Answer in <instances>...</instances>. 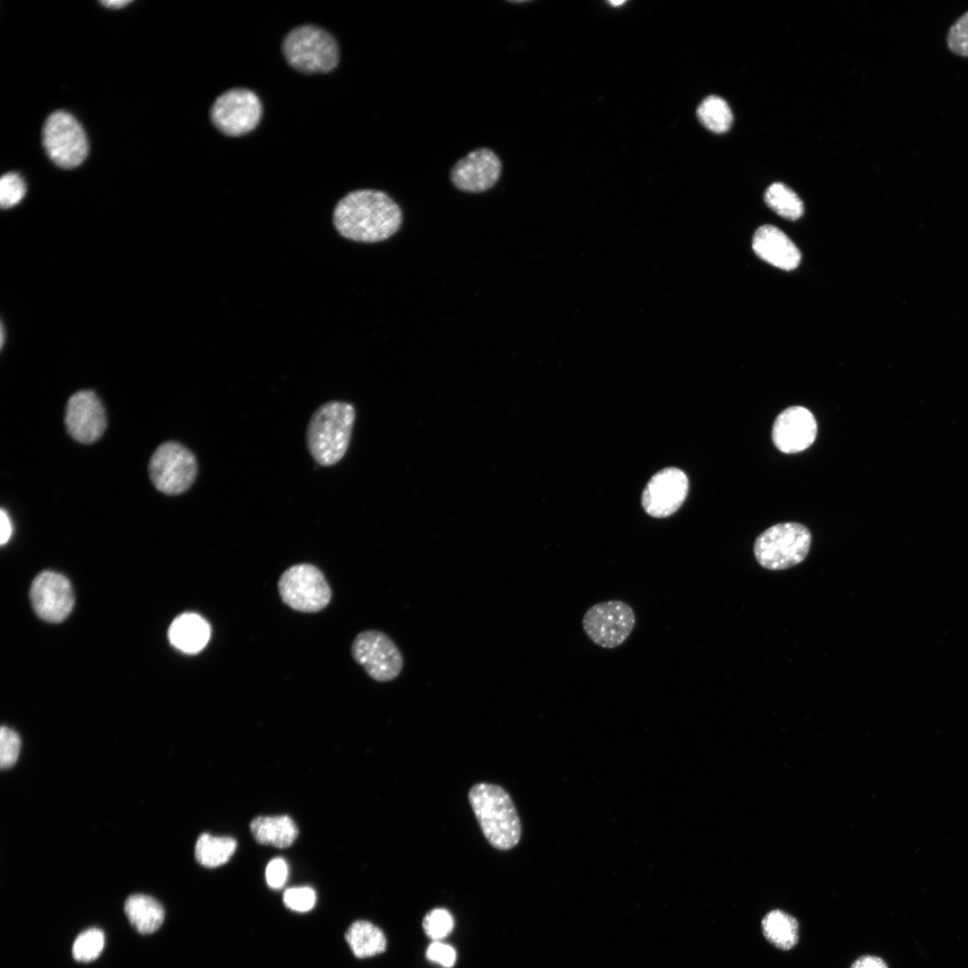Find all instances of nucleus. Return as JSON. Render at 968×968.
Wrapping results in <instances>:
<instances>
[{"label":"nucleus","mask_w":968,"mask_h":968,"mask_svg":"<svg viewBox=\"0 0 968 968\" xmlns=\"http://www.w3.org/2000/svg\"><path fill=\"white\" fill-rule=\"evenodd\" d=\"M426 957L428 960L436 963L445 968L454 966L456 960V953L453 946L448 944L435 940L427 948Z\"/></svg>","instance_id":"32"},{"label":"nucleus","mask_w":968,"mask_h":968,"mask_svg":"<svg viewBox=\"0 0 968 968\" xmlns=\"http://www.w3.org/2000/svg\"><path fill=\"white\" fill-rule=\"evenodd\" d=\"M851 968H887L886 963L874 955H863L858 958Z\"/></svg>","instance_id":"34"},{"label":"nucleus","mask_w":968,"mask_h":968,"mask_svg":"<svg viewBox=\"0 0 968 968\" xmlns=\"http://www.w3.org/2000/svg\"><path fill=\"white\" fill-rule=\"evenodd\" d=\"M107 414L98 395L91 390L73 393L67 401L65 424L68 434L82 444H91L107 428Z\"/></svg>","instance_id":"12"},{"label":"nucleus","mask_w":968,"mask_h":968,"mask_svg":"<svg viewBox=\"0 0 968 968\" xmlns=\"http://www.w3.org/2000/svg\"><path fill=\"white\" fill-rule=\"evenodd\" d=\"M4 326L2 324V326H1V347L4 344Z\"/></svg>","instance_id":"38"},{"label":"nucleus","mask_w":968,"mask_h":968,"mask_svg":"<svg viewBox=\"0 0 968 968\" xmlns=\"http://www.w3.org/2000/svg\"><path fill=\"white\" fill-rule=\"evenodd\" d=\"M237 842L229 836L202 834L195 843L194 856L203 867L216 868L227 863L234 854Z\"/></svg>","instance_id":"23"},{"label":"nucleus","mask_w":968,"mask_h":968,"mask_svg":"<svg viewBox=\"0 0 968 968\" xmlns=\"http://www.w3.org/2000/svg\"><path fill=\"white\" fill-rule=\"evenodd\" d=\"M354 420L353 406L343 402H325L313 413L307 425V444L318 464L331 466L344 456Z\"/></svg>","instance_id":"3"},{"label":"nucleus","mask_w":968,"mask_h":968,"mask_svg":"<svg viewBox=\"0 0 968 968\" xmlns=\"http://www.w3.org/2000/svg\"><path fill=\"white\" fill-rule=\"evenodd\" d=\"M168 634L171 644L177 649L186 653H195L208 643L211 627L200 615L186 612L173 620Z\"/></svg>","instance_id":"18"},{"label":"nucleus","mask_w":968,"mask_h":968,"mask_svg":"<svg viewBox=\"0 0 968 968\" xmlns=\"http://www.w3.org/2000/svg\"><path fill=\"white\" fill-rule=\"evenodd\" d=\"M26 184L15 172H8L0 179V204L3 209H9L18 204L26 194Z\"/></svg>","instance_id":"28"},{"label":"nucleus","mask_w":968,"mask_h":968,"mask_svg":"<svg viewBox=\"0 0 968 968\" xmlns=\"http://www.w3.org/2000/svg\"><path fill=\"white\" fill-rule=\"evenodd\" d=\"M946 45L953 54L968 57V11L959 16L948 29Z\"/></svg>","instance_id":"29"},{"label":"nucleus","mask_w":968,"mask_h":968,"mask_svg":"<svg viewBox=\"0 0 968 968\" xmlns=\"http://www.w3.org/2000/svg\"><path fill=\"white\" fill-rule=\"evenodd\" d=\"M350 651L355 661L376 681H391L397 678L402 670V653L384 632L365 630L359 633L351 644Z\"/></svg>","instance_id":"10"},{"label":"nucleus","mask_w":968,"mask_h":968,"mask_svg":"<svg viewBox=\"0 0 968 968\" xmlns=\"http://www.w3.org/2000/svg\"><path fill=\"white\" fill-rule=\"evenodd\" d=\"M609 3L610 4H612V5H620V4H623L625 3V1H610Z\"/></svg>","instance_id":"37"},{"label":"nucleus","mask_w":968,"mask_h":968,"mask_svg":"<svg viewBox=\"0 0 968 968\" xmlns=\"http://www.w3.org/2000/svg\"><path fill=\"white\" fill-rule=\"evenodd\" d=\"M697 117L704 127L716 134L728 131L733 120L728 103L714 95L705 98L698 106Z\"/></svg>","instance_id":"25"},{"label":"nucleus","mask_w":968,"mask_h":968,"mask_svg":"<svg viewBox=\"0 0 968 968\" xmlns=\"http://www.w3.org/2000/svg\"><path fill=\"white\" fill-rule=\"evenodd\" d=\"M687 491V475L679 469L666 468L654 474L645 486L642 505L651 516L666 517L680 507Z\"/></svg>","instance_id":"14"},{"label":"nucleus","mask_w":968,"mask_h":968,"mask_svg":"<svg viewBox=\"0 0 968 968\" xmlns=\"http://www.w3.org/2000/svg\"><path fill=\"white\" fill-rule=\"evenodd\" d=\"M763 933L766 939L782 950L792 948L799 939V925L791 914L774 910L762 920Z\"/></svg>","instance_id":"22"},{"label":"nucleus","mask_w":968,"mask_h":968,"mask_svg":"<svg viewBox=\"0 0 968 968\" xmlns=\"http://www.w3.org/2000/svg\"><path fill=\"white\" fill-rule=\"evenodd\" d=\"M282 50L289 64L303 73H327L339 62L335 39L315 25H302L290 31L283 40Z\"/></svg>","instance_id":"5"},{"label":"nucleus","mask_w":968,"mask_h":968,"mask_svg":"<svg viewBox=\"0 0 968 968\" xmlns=\"http://www.w3.org/2000/svg\"><path fill=\"white\" fill-rule=\"evenodd\" d=\"M811 544L809 530L799 523H780L760 533L754 543L757 563L768 570L779 571L800 564Z\"/></svg>","instance_id":"4"},{"label":"nucleus","mask_w":968,"mask_h":968,"mask_svg":"<svg viewBox=\"0 0 968 968\" xmlns=\"http://www.w3.org/2000/svg\"><path fill=\"white\" fill-rule=\"evenodd\" d=\"M42 143L50 160L63 169H73L88 154L86 134L73 116L57 110L48 116L42 130Z\"/></svg>","instance_id":"7"},{"label":"nucleus","mask_w":968,"mask_h":968,"mask_svg":"<svg viewBox=\"0 0 968 968\" xmlns=\"http://www.w3.org/2000/svg\"><path fill=\"white\" fill-rule=\"evenodd\" d=\"M752 247L762 260L784 271L794 270L800 262L798 247L773 225H763L756 230Z\"/></svg>","instance_id":"17"},{"label":"nucleus","mask_w":968,"mask_h":968,"mask_svg":"<svg viewBox=\"0 0 968 968\" xmlns=\"http://www.w3.org/2000/svg\"><path fill=\"white\" fill-rule=\"evenodd\" d=\"M399 205L385 193L359 189L346 194L333 211V224L345 238L363 243L387 239L400 228Z\"/></svg>","instance_id":"1"},{"label":"nucleus","mask_w":968,"mask_h":968,"mask_svg":"<svg viewBox=\"0 0 968 968\" xmlns=\"http://www.w3.org/2000/svg\"><path fill=\"white\" fill-rule=\"evenodd\" d=\"M422 928L429 938L440 940L453 930L454 919L447 910L433 909L424 916Z\"/></svg>","instance_id":"27"},{"label":"nucleus","mask_w":968,"mask_h":968,"mask_svg":"<svg viewBox=\"0 0 968 968\" xmlns=\"http://www.w3.org/2000/svg\"><path fill=\"white\" fill-rule=\"evenodd\" d=\"M124 910L131 925L141 934L155 932L165 918V910L160 903L143 894L128 896Z\"/></svg>","instance_id":"20"},{"label":"nucleus","mask_w":968,"mask_h":968,"mask_svg":"<svg viewBox=\"0 0 968 968\" xmlns=\"http://www.w3.org/2000/svg\"><path fill=\"white\" fill-rule=\"evenodd\" d=\"M469 801L488 842L496 849L514 848L521 838V822L508 793L500 786L480 782L469 791Z\"/></svg>","instance_id":"2"},{"label":"nucleus","mask_w":968,"mask_h":968,"mask_svg":"<svg viewBox=\"0 0 968 968\" xmlns=\"http://www.w3.org/2000/svg\"><path fill=\"white\" fill-rule=\"evenodd\" d=\"M21 739L16 731L2 726L0 730V765L2 769L13 766L19 756Z\"/></svg>","instance_id":"30"},{"label":"nucleus","mask_w":968,"mask_h":968,"mask_svg":"<svg viewBox=\"0 0 968 968\" xmlns=\"http://www.w3.org/2000/svg\"><path fill=\"white\" fill-rule=\"evenodd\" d=\"M345 939L353 955L358 958L370 957L386 949V938L384 932L367 920H359L352 922L345 933Z\"/></svg>","instance_id":"21"},{"label":"nucleus","mask_w":968,"mask_h":968,"mask_svg":"<svg viewBox=\"0 0 968 968\" xmlns=\"http://www.w3.org/2000/svg\"><path fill=\"white\" fill-rule=\"evenodd\" d=\"M30 598L37 615L48 622H60L71 612L74 598L70 582L64 575L44 571L33 580Z\"/></svg>","instance_id":"13"},{"label":"nucleus","mask_w":968,"mask_h":968,"mask_svg":"<svg viewBox=\"0 0 968 968\" xmlns=\"http://www.w3.org/2000/svg\"><path fill=\"white\" fill-rule=\"evenodd\" d=\"M0 542L1 545H4L10 540L13 532V526L10 516L4 508H1L0 513Z\"/></svg>","instance_id":"35"},{"label":"nucleus","mask_w":968,"mask_h":968,"mask_svg":"<svg viewBox=\"0 0 968 968\" xmlns=\"http://www.w3.org/2000/svg\"><path fill=\"white\" fill-rule=\"evenodd\" d=\"M817 433V423L812 412L802 406H791L774 419L772 439L779 451L795 454L808 449Z\"/></svg>","instance_id":"15"},{"label":"nucleus","mask_w":968,"mask_h":968,"mask_svg":"<svg viewBox=\"0 0 968 968\" xmlns=\"http://www.w3.org/2000/svg\"><path fill=\"white\" fill-rule=\"evenodd\" d=\"M502 164L497 154L480 148L459 160L451 170V180L463 192L480 193L491 188L498 180Z\"/></svg>","instance_id":"16"},{"label":"nucleus","mask_w":968,"mask_h":968,"mask_svg":"<svg viewBox=\"0 0 968 968\" xmlns=\"http://www.w3.org/2000/svg\"><path fill=\"white\" fill-rule=\"evenodd\" d=\"M130 3H131V1H128V0H105V1H101V4L103 5H105L107 7H109V8H115V9L124 7L126 4H129Z\"/></svg>","instance_id":"36"},{"label":"nucleus","mask_w":968,"mask_h":968,"mask_svg":"<svg viewBox=\"0 0 968 968\" xmlns=\"http://www.w3.org/2000/svg\"><path fill=\"white\" fill-rule=\"evenodd\" d=\"M289 868L282 858H274L265 869V879L271 888L278 889L283 886L288 879Z\"/></svg>","instance_id":"33"},{"label":"nucleus","mask_w":968,"mask_h":968,"mask_svg":"<svg viewBox=\"0 0 968 968\" xmlns=\"http://www.w3.org/2000/svg\"><path fill=\"white\" fill-rule=\"evenodd\" d=\"M765 202L768 207L786 220H796L804 212L803 203L798 194L780 182L767 187Z\"/></svg>","instance_id":"24"},{"label":"nucleus","mask_w":968,"mask_h":968,"mask_svg":"<svg viewBox=\"0 0 968 968\" xmlns=\"http://www.w3.org/2000/svg\"><path fill=\"white\" fill-rule=\"evenodd\" d=\"M278 591L287 606L304 613L324 609L332 599V590L323 572L306 563L286 569L279 578Z\"/></svg>","instance_id":"6"},{"label":"nucleus","mask_w":968,"mask_h":968,"mask_svg":"<svg viewBox=\"0 0 968 968\" xmlns=\"http://www.w3.org/2000/svg\"><path fill=\"white\" fill-rule=\"evenodd\" d=\"M251 834L257 843L277 848H287L296 840L298 830L287 815L260 816L250 823Z\"/></svg>","instance_id":"19"},{"label":"nucleus","mask_w":968,"mask_h":968,"mask_svg":"<svg viewBox=\"0 0 968 968\" xmlns=\"http://www.w3.org/2000/svg\"><path fill=\"white\" fill-rule=\"evenodd\" d=\"M315 892L308 886H296L287 889L283 894L285 905L296 912L310 911L315 904Z\"/></svg>","instance_id":"31"},{"label":"nucleus","mask_w":968,"mask_h":968,"mask_svg":"<svg viewBox=\"0 0 968 968\" xmlns=\"http://www.w3.org/2000/svg\"><path fill=\"white\" fill-rule=\"evenodd\" d=\"M635 625L633 609L622 601H607L590 607L583 615L586 635L598 646L613 649L621 645Z\"/></svg>","instance_id":"9"},{"label":"nucleus","mask_w":968,"mask_h":968,"mask_svg":"<svg viewBox=\"0 0 968 968\" xmlns=\"http://www.w3.org/2000/svg\"><path fill=\"white\" fill-rule=\"evenodd\" d=\"M149 474L158 490L166 495H179L194 483L197 462L194 454L182 444L166 442L151 457Z\"/></svg>","instance_id":"8"},{"label":"nucleus","mask_w":968,"mask_h":968,"mask_svg":"<svg viewBox=\"0 0 968 968\" xmlns=\"http://www.w3.org/2000/svg\"><path fill=\"white\" fill-rule=\"evenodd\" d=\"M263 108L257 95L247 89H232L219 96L211 109L214 125L229 136H239L258 125Z\"/></svg>","instance_id":"11"},{"label":"nucleus","mask_w":968,"mask_h":968,"mask_svg":"<svg viewBox=\"0 0 968 968\" xmlns=\"http://www.w3.org/2000/svg\"><path fill=\"white\" fill-rule=\"evenodd\" d=\"M105 935L97 928H91L80 933L75 938L72 954L79 962H91L97 959L103 950Z\"/></svg>","instance_id":"26"}]
</instances>
